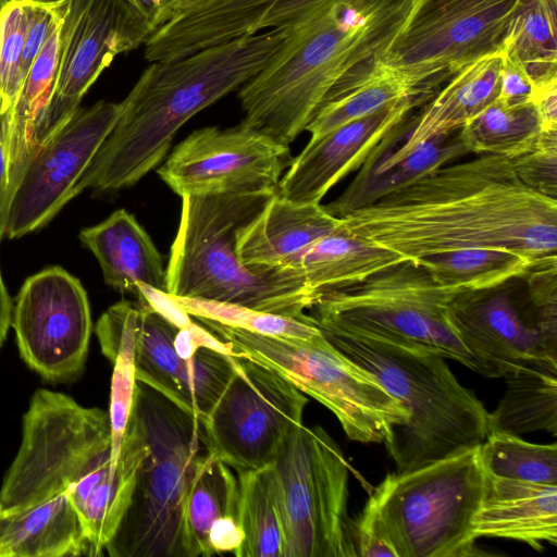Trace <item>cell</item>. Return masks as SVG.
<instances>
[{
    "label": "cell",
    "mask_w": 557,
    "mask_h": 557,
    "mask_svg": "<svg viewBox=\"0 0 557 557\" xmlns=\"http://www.w3.org/2000/svg\"><path fill=\"white\" fill-rule=\"evenodd\" d=\"M338 219L347 234L416 263L468 248L509 250L533 265L556 257L557 199L495 154L446 164Z\"/></svg>",
    "instance_id": "1"
},
{
    "label": "cell",
    "mask_w": 557,
    "mask_h": 557,
    "mask_svg": "<svg viewBox=\"0 0 557 557\" xmlns=\"http://www.w3.org/2000/svg\"><path fill=\"white\" fill-rule=\"evenodd\" d=\"M414 0H323L239 87L251 128L288 146L326 102L364 82Z\"/></svg>",
    "instance_id": "2"
},
{
    "label": "cell",
    "mask_w": 557,
    "mask_h": 557,
    "mask_svg": "<svg viewBox=\"0 0 557 557\" xmlns=\"http://www.w3.org/2000/svg\"><path fill=\"white\" fill-rule=\"evenodd\" d=\"M290 26L244 36L183 58L154 61L121 101V113L74 188L113 193L138 183L195 114L238 89L281 47Z\"/></svg>",
    "instance_id": "3"
},
{
    "label": "cell",
    "mask_w": 557,
    "mask_h": 557,
    "mask_svg": "<svg viewBox=\"0 0 557 557\" xmlns=\"http://www.w3.org/2000/svg\"><path fill=\"white\" fill-rule=\"evenodd\" d=\"M275 193L186 195L171 246L166 293L240 305L305 320L318 300L305 277L280 268L252 269L236 252L237 233Z\"/></svg>",
    "instance_id": "4"
},
{
    "label": "cell",
    "mask_w": 557,
    "mask_h": 557,
    "mask_svg": "<svg viewBox=\"0 0 557 557\" xmlns=\"http://www.w3.org/2000/svg\"><path fill=\"white\" fill-rule=\"evenodd\" d=\"M320 331L370 371L406 411L405 423L394 428L383 443L396 472L420 468L485 440L488 411L459 383L443 356L367 336Z\"/></svg>",
    "instance_id": "5"
},
{
    "label": "cell",
    "mask_w": 557,
    "mask_h": 557,
    "mask_svg": "<svg viewBox=\"0 0 557 557\" xmlns=\"http://www.w3.org/2000/svg\"><path fill=\"white\" fill-rule=\"evenodd\" d=\"M133 408L147 443L128 508L106 550L112 557H187L184 508L205 456L199 420L136 382Z\"/></svg>",
    "instance_id": "6"
},
{
    "label": "cell",
    "mask_w": 557,
    "mask_h": 557,
    "mask_svg": "<svg viewBox=\"0 0 557 557\" xmlns=\"http://www.w3.org/2000/svg\"><path fill=\"white\" fill-rule=\"evenodd\" d=\"M461 290L436 283L420 263L405 261L321 293L308 321L320 330L436 352L484 375L453 323L451 304Z\"/></svg>",
    "instance_id": "7"
},
{
    "label": "cell",
    "mask_w": 557,
    "mask_h": 557,
    "mask_svg": "<svg viewBox=\"0 0 557 557\" xmlns=\"http://www.w3.org/2000/svg\"><path fill=\"white\" fill-rule=\"evenodd\" d=\"M199 321L226 343L233 355L275 370L325 406L352 441L384 443L407 419L400 403L381 382L338 350L321 331L310 338L280 337Z\"/></svg>",
    "instance_id": "8"
},
{
    "label": "cell",
    "mask_w": 557,
    "mask_h": 557,
    "mask_svg": "<svg viewBox=\"0 0 557 557\" xmlns=\"http://www.w3.org/2000/svg\"><path fill=\"white\" fill-rule=\"evenodd\" d=\"M479 446L420 468L388 473L369 497L397 557H469L484 470Z\"/></svg>",
    "instance_id": "9"
},
{
    "label": "cell",
    "mask_w": 557,
    "mask_h": 557,
    "mask_svg": "<svg viewBox=\"0 0 557 557\" xmlns=\"http://www.w3.org/2000/svg\"><path fill=\"white\" fill-rule=\"evenodd\" d=\"M283 557H357L348 515L350 467L327 432L300 424L269 466Z\"/></svg>",
    "instance_id": "10"
},
{
    "label": "cell",
    "mask_w": 557,
    "mask_h": 557,
    "mask_svg": "<svg viewBox=\"0 0 557 557\" xmlns=\"http://www.w3.org/2000/svg\"><path fill=\"white\" fill-rule=\"evenodd\" d=\"M519 1L414 0L369 77H392L431 99L462 69L504 50Z\"/></svg>",
    "instance_id": "11"
},
{
    "label": "cell",
    "mask_w": 557,
    "mask_h": 557,
    "mask_svg": "<svg viewBox=\"0 0 557 557\" xmlns=\"http://www.w3.org/2000/svg\"><path fill=\"white\" fill-rule=\"evenodd\" d=\"M110 451L108 411L38 388L23 416L22 441L0 487V507H27L67 493Z\"/></svg>",
    "instance_id": "12"
},
{
    "label": "cell",
    "mask_w": 557,
    "mask_h": 557,
    "mask_svg": "<svg viewBox=\"0 0 557 557\" xmlns=\"http://www.w3.org/2000/svg\"><path fill=\"white\" fill-rule=\"evenodd\" d=\"M307 404V396L278 372L234 355L230 381L198 418L207 453L237 473L263 469L302 424Z\"/></svg>",
    "instance_id": "13"
},
{
    "label": "cell",
    "mask_w": 557,
    "mask_h": 557,
    "mask_svg": "<svg viewBox=\"0 0 557 557\" xmlns=\"http://www.w3.org/2000/svg\"><path fill=\"white\" fill-rule=\"evenodd\" d=\"M152 33L146 18L125 0H70L55 86L29 133L30 158L76 112L114 58L138 48Z\"/></svg>",
    "instance_id": "14"
},
{
    "label": "cell",
    "mask_w": 557,
    "mask_h": 557,
    "mask_svg": "<svg viewBox=\"0 0 557 557\" xmlns=\"http://www.w3.org/2000/svg\"><path fill=\"white\" fill-rule=\"evenodd\" d=\"M121 113V102L78 108L20 175L0 216V242L46 226L74 198L73 191Z\"/></svg>",
    "instance_id": "15"
},
{
    "label": "cell",
    "mask_w": 557,
    "mask_h": 557,
    "mask_svg": "<svg viewBox=\"0 0 557 557\" xmlns=\"http://www.w3.org/2000/svg\"><path fill=\"white\" fill-rule=\"evenodd\" d=\"M11 326L22 359L44 380L64 383L82 374L92 321L86 290L67 271L50 267L26 278Z\"/></svg>",
    "instance_id": "16"
},
{
    "label": "cell",
    "mask_w": 557,
    "mask_h": 557,
    "mask_svg": "<svg viewBox=\"0 0 557 557\" xmlns=\"http://www.w3.org/2000/svg\"><path fill=\"white\" fill-rule=\"evenodd\" d=\"M281 145L245 123L191 132L158 168L160 178L178 196L276 193L292 162Z\"/></svg>",
    "instance_id": "17"
},
{
    "label": "cell",
    "mask_w": 557,
    "mask_h": 557,
    "mask_svg": "<svg viewBox=\"0 0 557 557\" xmlns=\"http://www.w3.org/2000/svg\"><path fill=\"white\" fill-rule=\"evenodd\" d=\"M451 318L484 376L504 377L530 362L557 361V325L534 308L519 310L507 290L463 289L451 304Z\"/></svg>",
    "instance_id": "18"
},
{
    "label": "cell",
    "mask_w": 557,
    "mask_h": 557,
    "mask_svg": "<svg viewBox=\"0 0 557 557\" xmlns=\"http://www.w3.org/2000/svg\"><path fill=\"white\" fill-rule=\"evenodd\" d=\"M135 377L197 418L207 414L234 372V355L200 347L182 358L174 341L181 327L138 300Z\"/></svg>",
    "instance_id": "19"
},
{
    "label": "cell",
    "mask_w": 557,
    "mask_h": 557,
    "mask_svg": "<svg viewBox=\"0 0 557 557\" xmlns=\"http://www.w3.org/2000/svg\"><path fill=\"white\" fill-rule=\"evenodd\" d=\"M323 0H202L177 12L144 44L149 62L186 57L199 50L288 27Z\"/></svg>",
    "instance_id": "20"
},
{
    "label": "cell",
    "mask_w": 557,
    "mask_h": 557,
    "mask_svg": "<svg viewBox=\"0 0 557 557\" xmlns=\"http://www.w3.org/2000/svg\"><path fill=\"white\" fill-rule=\"evenodd\" d=\"M428 100L410 97L388 103L317 140L308 141L304 150L292 159L276 194L295 202L320 203L335 184L362 165L388 131Z\"/></svg>",
    "instance_id": "21"
},
{
    "label": "cell",
    "mask_w": 557,
    "mask_h": 557,
    "mask_svg": "<svg viewBox=\"0 0 557 557\" xmlns=\"http://www.w3.org/2000/svg\"><path fill=\"white\" fill-rule=\"evenodd\" d=\"M147 443L139 418L132 407L121 442L117 462L107 454L67 491L87 540L88 556H101L113 539L131 503Z\"/></svg>",
    "instance_id": "22"
},
{
    "label": "cell",
    "mask_w": 557,
    "mask_h": 557,
    "mask_svg": "<svg viewBox=\"0 0 557 557\" xmlns=\"http://www.w3.org/2000/svg\"><path fill=\"white\" fill-rule=\"evenodd\" d=\"M338 227L339 219L321 203L295 202L275 193L237 233L236 252L248 268L296 271L294 265L306 248Z\"/></svg>",
    "instance_id": "23"
},
{
    "label": "cell",
    "mask_w": 557,
    "mask_h": 557,
    "mask_svg": "<svg viewBox=\"0 0 557 557\" xmlns=\"http://www.w3.org/2000/svg\"><path fill=\"white\" fill-rule=\"evenodd\" d=\"M473 533L519 541L536 550L557 544V485L495 476L484 472Z\"/></svg>",
    "instance_id": "24"
},
{
    "label": "cell",
    "mask_w": 557,
    "mask_h": 557,
    "mask_svg": "<svg viewBox=\"0 0 557 557\" xmlns=\"http://www.w3.org/2000/svg\"><path fill=\"white\" fill-rule=\"evenodd\" d=\"M184 527L187 557L234 555L242 544L237 476L209 453L202 457L190 484Z\"/></svg>",
    "instance_id": "25"
},
{
    "label": "cell",
    "mask_w": 557,
    "mask_h": 557,
    "mask_svg": "<svg viewBox=\"0 0 557 557\" xmlns=\"http://www.w3.org/2000/svg\"><path fill=\"white\" fill-rule=\"evenodd\" d=\"M78 238L96 257L106 284L137 296L138 285L166 293L163 257L136 218L119 209Z\"/></svg>",
    "instance_id": "26"
},
{
    "label": "cell",
    "mask_w": 557,
    "mask_h": 557,
    "mask_svg": "<svg viewBox=\"0 0 557 557\" xmlns=\"http://www.w3.org/2000/svg\"><path fill=\"white\" fill-rule=\"evenodd\" d=\"M88 556L79 516L67 493L40 503L0 507V557Z\"/></svg>",
    "instance_id": "27"
},
{
    "label": "cell",
    "mask_w": 557,
    "mask_h": 557,
    "mask_svg": "<svg viewBox=\"0 0 557 557\" xmlns=\"http://www.w3.org/2000/svg\"><path fill=\"white\" fill-rule=\"evenodd\" d=\"M457 132L421 143L398 161L384 160L373 148L348 187L323 207L344 216L466 156L469 150Z\"/></svg>",
    "instance_id": "28"
},
{
    "label": "cell",
    "mask_w": 557,
    "mask_h": 557,
    "mask_svg": "<svg viewBox=\"0 0 557 557\" xmlns=\"http://www.w3.org/2000/svg\"><path fill=\"white\" fill-rule=\"evenodd\" d=\"M405 261L398 253L338 227L307 247L294 269L321 294L360 283Z\"/></svg>",
    "instance_id": "29"
},
{
    "label": "cell",
    "mask_w": 557,
    "mask_h": 557,
    "mask_svg": "<svg viewBox=\"0 0 557 557\" xmlns=\"http://www.w3.org/2000/svg\"><path fill=\"white\" fill-rule=\"evenodd\" d=\"M506 389L488 412V432L515 435L534 431L557 434V361L540 360L504 376Z\"/></svg>",
    "instance_id": "30"
},
{
    "label": "cell",
    "mask_w": 557,
    "mask_h": 557,
    "mask_svg": "<svg viewBox=\"0 0 557 557\" xmlns=\"http://www.w3.org/2000/svg\"><path fill=\"white\" fill-rule=\"evenodd\" d=\"M140 310L137 304L121 300L99 318L96 334L103 355L112 362L109 418L112 436V461L119 458L121 442L132 411L136 377L135 347Z\"/></svg>",
    "instance_id": "31"
},
{
    "label": "cell",
    "mask_w": 557,
    "mask_h": 557,
    "mask_svg": "<svg viewBox=\"0 0 557 557\" xmlns=\"http://www.w3.org/2000/svg\"><path fill=\"white\" fill-rule=\"evenodd\" d=\"M432 278L448 287L486 290L527 274L532 262L512 251L493 248L453 250L420 260Z\"/></svg>",
    "instance_id": "32"
},
{
    "label": "cell",
    "mask_w": 557,
    "mask_h": 557,
    "mask_svg": "<svg viewBox=\"0 0 557 557\" xmlns=\"http://www.w3.org/2000/svg\"><path fill=\"white\" fill-rule=\"evenodd\" d=\"M532 103L509 106L497 98L460 129L469 152L512 159L529 150L541 133Z\"/></svg>",
    "instance_id": "33"
},
{
    "label": "cell",
    "mask_w": 557,
    "mask_h": 557,
    "mask_svg": "<svg viewBox=\"0 0 557 557\" xmlns=\"http://www.w3.org/2000/svg\"><path fill=\"white\" fill-rule=\"evenodd\" d=\"M503 53L533 83L557 76V0H520Z\"/></svg>",
    "instance_id": "34"
},
{
    "label": "cell",
    "mask_w": 557,
    "mask_h": 557,
    "mask_svg": "<svg viewBox=\"0 0 557 557\" xmlns=\"http://www.w3.org/2000/svg\"><path fill=\"white\" fill-rule=\"evenodd\" d=\"M244 534L237 557H283V534L269 466L237 473Z\"/></svg>",
    "instance_id": "35"
},
{
    "label": "cell",
    "mask_w": 557,
    "mask_h": 557,
    "mask_svg": "<svg viewBox=\"0 0 557 557\" xmlns=\"http://www.w3.org/2000/svg\"><path fill=\"white\" fill-rule=\"evenodd\" d=\"M485 473L540 484L557 485V445L534 444L519 435L488 432L479 446Z\"/></svg>",
    "instance_id": "36"
},
{
    "label": "cell",
    "mask_w": 557,
    "mask_h": 557,
    "mask_svg": "<svg viewBox=\"0 0 557 557\" xmlns=\"http://www.w3.org/2000/svg\"><path fill=\"white\" fill-rule=\"evenodd\" d=\"M410 97L417 96L412 95L398 81L387 76H371L360 85L323 104L312 116L305 131L311 135L309 141H313L388 103Z\"/></svg>",
    "instance_id": "37"
},
{
    "label": "cell",
    "mask_w": 557,
    "mask_h": 557,
    "mask_svg": "<svg viewBox=\"0 0 557 557\" xmlns=\"http://www.w3.org/2000/svg\"><path fill=\"white\" fill-rule=\"evenodd\" d=\"M177 306L197 320H210L227 326L269 336L310 338L320 333L309 321L258 311L240 305L170 295Z\"/></svg>",
    "instance_id": "38"
},
{
    "label": "cell",
    "mask_w": 557,
    "mask_h": 557,
    "mask_svg": "<svg viewBox=\"0 0 557 557\" xmlns=\"http://www.w3.org/2000/svg\"><path fill=\"white\" fill-rule=\"evenodd\" d=\"M24 0H7L0 8V101L4 112L15 104L24 83Z\"/></svg>",
    "instance_id": "39"
},
{
    "label": "cell",
    "mask_w": 557,
    "mask_h": 557,
    "mask_svg": "<svg viewBox=\"0 0 557 557\" xmlns=\"http://www.w3.org/2000/svg\"><path fill=\"white\" fill-rule=\"evenodd\" d=\"M509 160L528 187L556 199L557 129L541 131L529 150Z\"/></svg>",
    "instance_id": "40"
},
{
    "label": "cell",
    "mask_w": 557,
    "mask_h": 557,
    "mask_svg": "<svg viewBox=\"0 0 557 557\" xmlns=\"http://www.w3.org/2000/svg\"><path fill=\"white\" fill-rule=\"evenodd\" d=\"M354 527L357 556L397 557L386 527L369 499Z\"/></svg>",
    "instance_id": "41"
},
{
    "label": "cell",
    "mask_w": 557,
    "mask_h": 557,
    "mask_svg": "<svg viewBox=\"0 0 557 557\" xmlns=\"http://www.w3.org/2000/svg\"><path fill=\"white\" fill-rule=\"evenodd\" d=\"M533 90L534 84L524 69L503 53L497 99L509 106L530 103Z\"/></svg>",
    "instance_id": "42"
},
{
    "label": "cell",
    "mask_w": 557,
    "mask_h": 557,
    "mask_svg": "<svg viewBox=\"0 0 557 557\" xmlns=\"http://www.w3.org/2000/svg\"><path fill=\"white\" fill-rule=\"evenodd\" d=\"M531 103L542 131L557 129V76L533 83Z\"/></svg>",
    "instance_id": "43"
},
{
    "label": "cell",
    "mask_w": 557,
    "mask_h": 557,
    "mask_svg": "<svg viewBox=\"0 0 557 557\" xmlns=\"http://www.w3.org/2000/svg\"><path fill=\"white\" fill-rule=\"evenodd\" d=\"M157 30L177 12L178 0H125Z\"/></svg>",
    "instance_id": "44"
},
{
    "label": "cell",
    "mask_w": 557,
    "mask_h": 557,
    "mask_svg": "<svg viewBox=\"0 0 557 557\" xmlns=\"http://www.w3.org/2000/svg\"><path fill=\"white\" fill-rule=\"evenodd\" d=\"M9 122V112L3 111L0 101V212L4 202L9 181V163L7 148Z\"/></svg>",
    "instance_id": "45"
},
{
    "label": "cell",
    "mask_w": 557,
    "mask_h": 557,
    "mask_svg": "<svg viewBox=\"0 0 557 557\" xmlns=\"http://www.w3.org/2000/svg\"><path fill=\"white\" fill-rule=\"evenodd\" d=\"M13 302L5 287L0 269V349L11 326Z\"/></svg>",
    "instance_id": "46"
},
{
    "label": "cell",
    "mask_w": 557,
    "mask_h": 557,
    "mask_svg": "<svg viewBox=\"0 0 557 557\" xmlns=\"http://www.w3.org/2000/svg\"><path fill=\"white\" fill-rule=\"evenodd\" d=\"M200 1H202V0H178L177 12H180L182 10H185V9H187L189 7H193V5L197 4Z\"/></svg>",
    "instance_id": "47"
},
{
    "label": "cell",
    "mask_w": 557,
    "mask_h": 557,
    "mask_svg": "<svg viewBox=\"0 0 557 557\" xmlns=\"http://www.w3.org/2000/svg\"><path fill=\"white\" fill-rule=\"evenodd\" d=\"M7 0H0V8L2 7V4L5 2Z\"/></svg>",
    "instance_id": "48"
}]
</instances>
